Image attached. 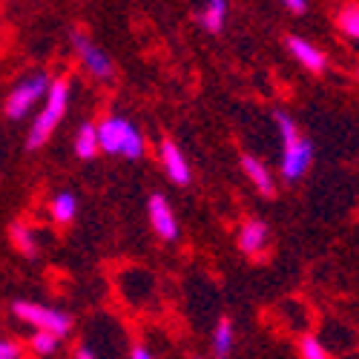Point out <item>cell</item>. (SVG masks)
Segmentation results:
<instances>
[{"label":"cell","mask_w":359,"mask_h":359,"mask_svg":"<svg viewBox=\"0 0 359 359\" xmlns=\"http://www.w3.org/2000/svg\"><path fill=\"white\" fill-rule=\"evenodd\" d=\"M69 98H72V89H69V81L67 78H57L52 81L49 93L43 98V109L38 112V118L32 121V127H29V135H26V147L29 149H41L52 133L57 130V124L64 121V115L69 109Z\"/></svg>","instance_id":"obj_1"},{"label":"cell","mask_w":359,"mask_h":359,"mask_svg":"<svg viewBox=\"0 0 359 359\" xmlns=\"http://www.w3.org/2000/svg\"><path fill=\"white\" fill-rule=\"evenodd\" d=\"M273 121H276L279 135H282V175L287 182H299V178L311 170L313 147L302 133H299L296 121L287 112H276Z\"/></svg>","instance_id":"obj_2"},{"label":"cell","mask_w":359,"mask_h":359,"mask_svg":"<svg viewBox=\"0 0 359 359\" xmlns=\"http://www.w3.org/2000/svg\"><path fill=\"white\" fill-rule=\"evenodd\" d=\"M98 127V147L107 156H121V158H141L144 156V135L141 130L127 121L121 115H107Z\"/></svg>","instance_id":"obj_3"},{"label":"cell","mask_w":359,"mask_h":359,"mask_svg":"<svg viewBox=\"0 0 359 359\" xmlns=\"http://www.w3.org/2000/svg\"><path fill=\"white\" fill-rule=\"evenodd\" d=\"M49 86H52V78L46 72H35V75L20 78L12 86L9 98H6V115L12 118V121H20V118H26L29 112H32L46 98Z\"/></svg>","instance_id":"obj_4"},{"label":"cell","mask_w":359,"mask_h":359,"mask_svg":"<svg viewBox=\"0 0 359 359\" xmlns=\"http://www.w3.org/2000/svg\"><path fill=\"white\" fill-rule=\"evenodd\" d=\"M12 313L32 325L35 331H43V334H52L57 339H64L69 331H72V316L57 311V308H49V305H38V302H15L12 305Z\"/></svg>","instance_id":"obj_5"},{"label":"cell","mask_w":359,"mask_h":359,"mask_svg":"<svg viewBox=\"0 0 359 359\" xmlns=\"http://www.w3.org/2000/svg\"><path fill=\"white\" fill-rule=\"evenodd\" d=\"M69 41H72V49H75V55H78V61L83 64V69L93 75L95 81H112V78H115L112 57H109L93 38H89L86 32H81V29H72Z\"/></svg>","instance_id":"obj_6"},{"label":"cell","mask_w":359,"mask_h":359,"mask_svg":"<svg viewBox=\"0 0 359 359\" xmlns=\"http://www.w3.org/2000/svg\"><path fill=\"white\" fill-rule=\"evenodd\" d=\"M147 210H149V224H153V230H156V236L161 238V242H175L178 238V219L172 213L170 201L161 193H156V196H149Z\"/></svg>","instance_id":"obj_7"},{"label":"cell","mask_w":359,"mask_h":359,"mask_svg":"<svg viewBox=\"0 0 359 359\" xmlns=\"http://www.w3.org/2000/svg\"><path fill=\"white\" fill-rule=\"evenodd\" d=\"M158 158H161V167H164V172H167V178H170L172 184H178V187L190 184V178H193L190 164H187L184 153H182V149H178L172 141H161Z\"/></svg>","instance_id":"obj_8"},{"label":"cell","mask_w":359,"mask_h":359,"mask_svg":"<svg viewBox=\"0 0 359 359\" xmlns=\"http://www.w3.org/2000/svg\"><path fill=\"white\" fill-rule=\"evenodd\" d=\"M287 49H290V55L296 57V61L302 64L305 69H311V72H322V69L327 67L325 52H322V49H316V46H313L311 41H305V38L290 35V38H287Z\"/></svg>","instance_id":"obj_9"},{"label":"cell","mask_w":359,"mask_h":359,"mask_svg":"<svg viewBox=\"0 0 359 359\" xmlns=\"http://www.w3.org/2000/svg\"><path fill=\"white\" fill-rule=\"evenodd\" d=\"M238 248H242L248 256H256L267 248V224L259 219L245 222V227L238 230Z\"/></svg>","instance_id":"obj_10"},{"label":"cell","mask_w":359,"mask_h":359,"mask_svg":"<svg viewBox=\"0 0 359 359\" xmlns=\"http://www.w3.org/2000/svg\"><path fill=\"white\" fill-rule=\"evenodd\" d=\"M72 147H75V156H78V158H83V161L95 158V156L101 153V147H98V127H95L93 121L81 124L78 133H75Z\"/></svg>","instance_id":"obj_11"},{"label":"cell","mask_w":359,"mask_h":359,"mask_svg":"<svg viewBox=\"0 0 359 359\" xmlns=\"http://www.w3.org/2000/svg\"><path fill=\"white\" fill-rule=\"evenodd\" d=\"M242 167H245V175L253 182V187L259 190V193H264V196H271L273 190H276V184H273V175H271V170H267L259 158H253V156H245L242 158Z\"/></svg>","instance_id":"obj_12"},{"label":"cell","mask_w":359,"mask_h":359,"mask_svg":"<svg viewBox=\"0 0 359 359\" xmlns=\"http://www.w3.org/2000/svg\"><path fill=\"white\" fill-rule=\"evenodd\" d=\"M9 236H12V245H15L18 253H23V256H29V259L38 256V233H35L32 224L15 222L12 230H9Z\"/></svg>","instance_id":"obj_13"},{"label":"cell","mask_w":359,"mask_h":359,"mask_svg":"<svg viewBox=\"0 0 359 359\" xmlns=\"http://www.w3.org/2000/svg\"><path fill=\"white\" fill-rule=\"evenodd\" d=\"M49 213L57 224H69L78 216V196L75 193H57L49 201Z\"/></svg>","instance_id":"obj_14"},{"label":"cell","mask_w":359,"mask_h":359,"mask_svg":"<svg viewBox=\"0 0 359 359\" xmlns=\"http://www.w3.org/2000/svg\"><path fill=\"white\" fill-rule=\"evenodd\" d=\"M233 345H236V327L230 319H222L213 331V353L216 359H230L233 353Z\"/></svg>","instance_id":"obj_15"},{"label":"cell","mask_w":359,"mask_h":359,"mask_svg":"<svg viewBox=\"0 0 359 359\" xmlns=\"http://www.w3.org/2000/svg\"><path fill=\"white\" fill-rule=\"evenodd\" d=\"M224 18H227V4L224 0H210V4H204L201 12H198V23L207 29V32H222Z\"/></svg>","instance_id":"obj_16"},{"label":"cell","mask_w":359,"mask_h":359,"mask_svg":"<svg viewBox=\"0 0 359 359\" xmlns=\"http://www.w3.org/2000/svg\"><path fill=\"white\" fill-rule=\"evenodd\" d=\"M29 348H32V353H38V356H52L57 348H61V339L52 337V334H43V331H35V337L29 339Z\"/></svg>","instance_id":"obj_17"},{"label":"cell","mask_w":359,"mask_h":359,"mask_svg":"<svg viewBox=\"0 0 359 359\" xmlns=\"http://www.w3.org/2000/svg\"><path fill=\"white\" fill-rule=\"evenodd\" d=\"M337 23L348 38H359V6H342L337 15Z\"/></svg>","instance_id":"obj_18"},{"label":"cell","mask_w":359,"mask_h":359,"mask_svg":"<svg viewBox=\"0 0 359 359\" xmlns=\"http://www.w3.org/2000/svg\"><path fill=\"white\" fill-rule=\"evenodd\" d=\"M299 353H302V359H327V353L316 337H305L302 345H299Z\"/></svg>","instance_id":"obj_19"},{"label":"cell","mask_w":359,"mask_h":359,"mask_svg":"<svg viewBox=\"0 0 359 359\" xmlns=\"http://www.w3.org/2000/svg\"><path fill=\"white\" fill-rule=\"evenodd\" d=\"M23 356V345L15 339H0V359H20Z\"/></svg>","instance_id":"obj_20"},{"label":"cell","mask_w":359,"mask_h":359,"mask_svg":"<svg viewBox=\"0 0 359 359\" xmlns=\"http://www.w3.org/2000/svg\"><path fill=\"white\" fill-rule=\"evenodd\" d=\"M130 359H156V356H153V351H149L147 345H141V342H138V345H133Z\"/></svg>","instance_id":"obj_21"},{"label":"cell","mask_w":359,"mask_h":359,"mask_svg":"<svg viewBox=\"0 0 359 359\" xmlns=\"http://www.w3.org/2000/svg\"><path fill=\"white\" fill-rule=\"evenodd\" d=\"M285 9L293 12V15H305L308 12V4H305V0H285Z\"/></svg>","instance_id":"obj_22"},{"label":"cell","mask_w":359,"mask_h":359,"mask_svg":"<svg viewBox=\"0 0 359 359\" xmlns=\"http://www.w3.org/2000/svg\"><path fill=\"white\" fill-rule=\"evenodd\" d=\"M75 359H101V356L95 353V348H93V345H81V348H78V353H75Z\"/></svg>","instance_id":"obj_23"},{"label":"cell","mask_w":359,"mask_h":359,"mask_svg":"<svg viewBox=\"0 0 359 359\" xmlns=\"http://www.w3.org/2000/svg\"><path fill=\"white\" fill-rule=\"evenodd\" d=\"M196 359H201V356H196Z\"/></svg>","instance_id":"obj_24"}]
</instances>
